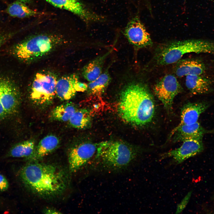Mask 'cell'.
Returning <instances> with one entry per match:
<instances>
[{"label":"cell","instance_id":"obj_2","mask_svg":"<svg viewBox=\"0 0 214 214\" xmlns=\"http://www.w3.org/2000/svg\"><path fill=\"white\" fill-rule=\"evenodd\" d=\"M117 111L126 122L143 126L152 120L155 111L153 97L148 87L141 83L129 84L122 91Z\"/></svg>","mask_w":214,"mask_h":214},{"label":"cell","instance_id":"obj_19","mask_svg":"<svg viewBox=\"0 0 214 214\" xmlns=\"http://www.w3.org/2000/svg\"><path fill=\"white\" fill-rule=\"evenodd\" d=\"M111 52L109 51L104 54L96 58L84 67L82 74L86 80L91 82L100 76L102 74L105 61Z\"/></svg>","mask_w":214,"mask_h":214},{"label":"cell","instance_id":"obj_25","mask_svg":"<svg viewBox=\"0 0 214 214\" xmlns=\"http://www.w3.org/2000/svg\"><path fill=\"white\" fill-rule=\"evenodd\" d=\"M192 193L191 191L188 192L177 207L175 213H180L185 208L188 202Z\"/></svg>","mask_w":214,"mask_h":214},{"label":"cell","instance_id":"obj_9","mask_svg":"<svg viewBox=\"0 0 214 214\" xmlns=\"http://www.w3.org/2000/svg\"><path fill=\"white\" fill-rule=\"evenodd\" d=\"M54 6L68 11L79 17L86 23L102 22L104 17L96 13L79 0H45Z\"/></svg>","mask_w":214,"mask_h":214},{"label":"cell","instance_id":"obj_3","mask_svg":"<svg viewBox=\"0 0 214 214\" xmlns=\"http://www.w3.org/2000/svg\"><path fill=\"white\" fill-rule=\"evenodd\" d=\"M214 54V41L201 39H189L166 43L157 49L155 60L159 65L176 63L187 53Z\"/></svg>","mask_w":214,"mask_h":214},{"label":"cell","instance_id":"obj_13","mask_svg":"<svg viewBox=\"0 0 214 214\" xmlns=\"http://www.w3.org/2000/svg\"><path fill=\"white\" fill-rule=\"evenodd\" d=\"M198 122L189 125L177 126L172 131L169 138L174 142L183 141L191 139H202L204 135L209 133Z\"/></svg>","mask_w":214,"mask_h":214},{"label":"cell","instance_id":"obj_28","mask_svg":"<svg viewBox=\"0 0 214 214\" xmlns=\"http://www.w3.org/2000/svg\"><path fill=\"white\" fill-rule=\"evenodd\" d=\"M12 36V33L0 34V49L2 45Z\"/></svg>","mask_w":214,"mask_h":214},{"label":"cell","instance_id":"obj_14","mask_svg":"<svg viewBox=\"0 0 214 214\" xmlns=\"http://www.w3.org/2000/svg\"><path fill=\"white\" fill-rule=\"evenodd\" d=\"M207 101L188 103L182 108L181 113V121L178 126L189 125L197 122L200 114L210 106Z\"/></svg>","mask_w":214,"mask_h":214},{"label":"cell","instance_id":"obj_17","mask_svg":"<svg viewBox=\"0 0 214 214\" xmlns=\"http://www.w3.org/2000/svg\"><path fill=\"white\" fill-rule=\"evenodd\" d=\"M185 85L190 92L194 95L207 94L213 91L212 81L202 75H187Z\"/></svg>","mask_w":214,"mask_h":214},{"label":"cell","instance_id":"obj_23","mask_svg":"<svg viewBox=\"0 0 214 214\" xmlns=\"http://www.w3.org/2000/svg\"><path fill=\"white\" fill-rule=\"evenodd\" d=\"M68 122L70 126L75 128H87L91 124L90 113L86 109H77Z\"/></svg>","mask_w":214,"mask_h":214},{"label":"cell","instance_id":"obj_10","mask_svg":"<svg viewBox=\"0 0 214 214\" xmlns=\"http://www.w3.org/2000/svg\"><path fill=\"white\" fill-rule=\"evenodd\" d=\"M124 34L129 43L136 48H145L152 44L150 34L138 15L129 21L124 29Z\"/></svg>","mask_w":214,"mask_h":214},{"label":"cell","instance_id":"obj_1","mask_svg":"<svg viewBox=\"0 0 214 214\" xmlns=\"http://www.w3.org/2000/svg\"><path fill=\"white\" fill-rule=\"evenodd\" d=\"M20 176L29 190L45 197L61 193L68 183L67 173L61 168L37 161H31L24 166L21 170Z\"/></svg>","mask_w":214,"mask_h":214},{"label":"cell","instance_id":"obj_30","mask_svg":"<svg viewBox=\"0 0 214 214\" xmlns=\"http://www.w3.org/2000/svg\"><path fill=\"white\" fill-rule=\"evenodd\" d=\"M16 1H19L26 4V3L30 2L32 0H16Z\"/></svg>","mask_w":214,"mask_h":214},{"label":"cell","instance_id":"obj_4","mask_svg":"<svg viewBox=\"0 0 214 214\" xmlns=\"http://www.w3.org/2000/svg\"><path fill=\"white\" fill-rule=\"evenodd\" d=\"M139 153L138 150L118 141H106L98 144L95 159L102 167L119 170L129 166Z\"/></svg>","mask_w":214,"mask_h":214},{"label":"cell","instance_id":"obj_31","mask_svg":"<svg viewBox=\"0 0 214 214\" xmlns=\"http://www.w3.org/2000/svg\"></svg>","mask_w":214,"mask_h":214},{"label":"cell","instance_id":"obj_21","mask_svg":"<svg viewBox=\"0 0 214 214\" xmlns=\"http://www.w3.org/2000/svg\"><path fill=\"white\" fill-rule=\"evenodd\" d=\"M10 16L19 18H24L38 15L39 13L32 9L23 2L16 1L10 4L6 10Z\"/></svg>","mask_w":214,"mask_h":214},{"label":"cell","instance_id":"obj_18","mask_svg":"<svg viewBox=\"0 0 214 214\" xmlns=\"http://www.w3.org/2000/svg\"><path fill=\"white\" fill-rule=\"evenodd\" d=\"M59 144V140L56 136L51 134L45 136L40 141L29 160L37 161L43 158L55 150Z\"/></svg>","mask_w":214,"mask_h":214},{"label":"cell","instance_id":"obj_26","mask_svg":"<svg viewBox=\"0 0 214 214\" xmlns=\"http://www.w3.org/2000/svg\"><path fill=\"white\" fill-rule=\"evenodd\" d=\"M9 183L5 177L0 174V191L7 190L9 187Z\"/></svg>","mask_w":214,"mask_h":214},{"label":"cell","instance_id":"obj_5","mask_svg":"<svg viewBox=\"0 0 214 214\" xmlns=\"http://www.w3.org/2000/svg\"><path fill=\"white\" fill-rule=\"evenodd\" d=\"M63 41L62 37L55 34H38L15 45L12 52L20 60L29 62L47 54Z\"/></svg>","mask_w":214,"mask_h":214},{"label":"cell","instance_id":"obj_11","mask_svg":"<svg viewBox=\"0 0 214 214\" xmlns=\"http://www.w3.org/2000/svg\"><path fill=\"white\" fill-rule=\"evenodd\" d=\"M98 144L84 143L71 148L68 154L70 171L75 172L85 165L96 154Z\"/></svg>","mask_w":214,"mask_h":214},{"label":"cell","instance_id":"obj_6","mask_svg":"<svg viewBox=\"0 0 214 214\" xmlns=\"http://www.w3.org/2000/svg\"><path fill=\"white\" fill-rule=\"evenodd\" d=\"M57 80L52 73L42 72L37 73L31 86L29 97L33 103L40 107L52 103L56 95Z\"/></svg>","mask_w":214,"mask_h":214},{"label":"cell","instance_id":"obj_24","mask_svg":"<svg viewBox=\"0 0 214 214\" xmlns=\"http://www.w3.org/2000/svg\"><path fill=\"white\" fill-rule=\"evenodd\" d=\"M111 79L109 74L106 71L101 74L95 80L90 82L87 89L90 94L93 95H100L109 84Z\"/></svg>","mask_w":214,"mask_h":214},{"label":"cell","instance_id":"obj_27","mask_svg":"<svg viewBox=\"0 0 214 214\" xmlns=\"http://www.w3.org/2000/svg\"><path fill=\"white\" fill-rule=\"evenodd\" d=\"M75 89L77 92H84L88 88V85L85 83L78 81L75 85Z\"/></svg>","mask_w":214,"mask_h":214},{"label":"cell","instance_id":"obj_7","mask_svg":"<svg viewBox=\"0 0 214 214\" xmlns=\"http://www.w3.org/2000/svg\"><path fill=\"white\" fill-rule=\"evenodd\" d=\"M21 102V94L16 84L9 78L0 75V104L8 118L17 114Z\"/></svg>","mask_w":214,"mask_h":214},{"label":"cell","instance_id":"obj_15","mask_svg":"<svg viewBox=\"0 0 214 214\" xmlns=\"http://www.w3.org/2000/svg\"><path fill=\"white\" fill-rule=\"evenodd\" d=\"M176 63L174 72L180 77L190 75H202L206 69L205 64L197 59H180Z\"/></svg>","mask_w":214,"mask_h":214},{"label":"cell","instance_id":"obj_22","mask_svg":"<svg viewBox=\"0 0 214 214\" xmlns=\"http://www.w3.org/2000/svg\"><path fill=\"white\" fill-rule=\"evenodd\" d=\"M77 109L71 103H66L59 105L51 111V118L53 120L65 122L68 121Z\"/></svg>","mask_w":214,"mask_h":214},{"label":"cell","instance_id":"obj_8","mask_svg":"<svg viewBox=\"0 0 214 214\" xmlns=\"http://www.w3.org/2000/svg\"><path fill=\"white\" fill-rule=\"evenodd\" d=\"M153 90L155 95L169 111L172 109L174 98L182 89L176 78L173 75L168 74L157 82Z\"/></svg>","mask_w":214,"mask_h":214},{"label":"cell","instance_id":"obj_20","mask_svg":"<svg viewBox=\"0 0 214 214\" xmlns=\"http://www.w3.org/2000/svg\"><path fill=\"white\" fill-rule=\"evenodd\" d=\"M35 148V142L33 139L25 141L12 146L9 151L7 156L29 160L33 155Z\"/></svg>","mask_w":214,"mask_h":214},{"label":"cell","instance_id":"obj_29","mask_svg":"<svg viewBox=\"0 0 214 214\" xmlns=\"http://www.w3.org/2000/svg\"><path fill=\"white\" fill-rule=\"evenodd\" d=\"M44 212L45 214H59L61 213L56 210L51 208H47L45 209Z\"/></svg>","mask_w":214,"mask_h":214},{"label":"cell","instance_id":"obj_12","mask_svg":"<svg viewBox=\"0 0 214 214\" xmlns=\"http://www.w3.org/2000/svg\"><path fill=\"white\" fill-rule=\"evenodd\" d=\"M183 142L179 147L163 154L161 159L171 157L174 163L179 164L201 152L204 150L202 139H191Z\"/></svg>","mask_w":214,"mask_h":214},{"label":"cell","instance_id":"obj_16","mask_svg":"<svg viewBox=\"0 0 214 214\" xmlns=\"http://www.w3.org/2000/svg\"><path fill=\"white\" fill-rule=\"evenodd\" d=\"M78 81V77L74 74L61 77L57 81L56 95L62 101L71 99L77 92L75 86Z\"/></svg>","mask_w":214,"mask_h":214}]
</instances>
